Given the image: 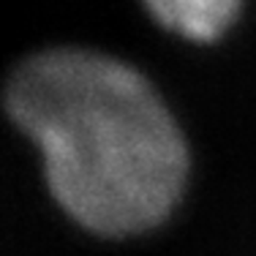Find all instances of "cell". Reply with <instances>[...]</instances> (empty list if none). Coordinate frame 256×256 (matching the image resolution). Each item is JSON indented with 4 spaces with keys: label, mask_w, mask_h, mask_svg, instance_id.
I'll use <instances>...</instances> for the list:
<instances>
[{
    "label": "cell",
    "mask_w": 256,
    "mask_h": 256,
    "mask_svg": "<svg viewBox=\"0 0 256 256\" xmlns=\"http://www.w3.org/2000/svg\"><path fill=\"white\" fill-rule=\"evenodd\" d=\"M36 139L54 199L82 226L131 234L180 199L188 153L150 82L106 54L54 46L25 58L3 90Z\"/></svg>",
    "instance_id": "6da1fadb"
},
{
    "label": "cell",
    "mask_w": 256,
    "mask_h": 256,
    "mask_svg": "<svg viewBox=\"0 0 256 256\" xmlns=\"http://www.w3.org/2000/svg\"><path fill=\"white\" fill-rule=\"evenodd\" d=\"M148 11L164 28L191 41H216L240 14L234 0H156Z\"/></svg>",
    "instance_id": "7a4b0ae2"
}]
</instances>
